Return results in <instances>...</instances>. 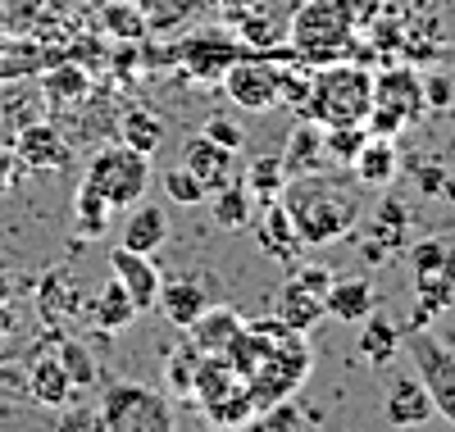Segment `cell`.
<instances>
[{
  "label": "cell",
  "instance_id": "6da1fadb",
  "mask_svg": "<svg viewBox=\"0 0 455 432\" xmlns=\"http://www.w3.org/2000/svg\"><path fill=\"white\" fill-rule=\"evenodd\" d=\"M278 201L287 205L291 228H296V237H300L306 251L341 242L360 223V182L355 178L351 182L347 178H328L323 169L287 178Z\"/></svg>",
  "mask_w": 455,
  "mask_h": 432
},
{
  "label": "cell",
  "instance_id": "7a4b0ae2",
  "mask_svg": "<svg viewBox=\"0 0 455 432\" xmlns=\"http://www.w3.org/2000/svg\"><path fill=\"white\" fill-rule=\"evenodd\" d=\"M373 109V73L360 60H332L310 73L300 119H315L319 128L332 124H364Z\"/></svg>",
  "mask_w": 455,
  "mask_h": 432
},
{
  "label": "cell",
  "instance_id": "3957f363",
  "mask_svg": "<svg viewBox=\"0 0 455 432\" xmlns=\"http://www.w3.org/2000/svg\"><path fill=\"white\" fill-rule=\"evenodd\" d=\"M287 46L310 68L332 60H355V28L332 0H300L287 19Z\"/></svg>",
  "mask_w": 455,
  "mask_h": 432
},
{
  "label": "cell",
  "instance_id": "277c9868",
  "mask_svg": "<svg viewBox=\"0 0 455 432\" xmlns=\"http://www.w3.org/2000/svg\"><path fill=\"white\" fill-rule=\"evenodd\" d=\"M424 77L414 73V68H383V73H373V109H369V119L364 128L373 137H401L410 124H419L424 119Z\"/></svg>",
  "mask_w": 455,
  "mask_h": 432
},
{
  "label": "cell",
  "instance_id": "5b68a950",
  "mask_svg": "<svg viewBox=\"0 0 455 432\" xmlns=\"http://www.w3.org/2000/svg\"><path fill=\"white\" fill-rule=\"evenodd\" d=\"M105 432H169L173 405L146 382H109L96 405Z\"/></svg>",
  "mask_w": 455,
  "mask_h": 432
},
{
  "label": "cell",
  "instance_id": "8992f818",
  "mask_svg": "<svg viewBox=\"0 0 455 432\" xmlns=\"http://www.w3.org/2000/svg\"><path fill=\"white\" fill-rule=\"evenodd\" d=\"M150 178H156V173H150V155L132 150L128 141H109V146H100L92 155L83 182H92L114 210H128V205H137L146 196Z\"/></svg>",
  "mask_w": 455,
  "mask_h": 432
},
{
  "label": "cell",
  "instance_id": "52a82bcc",
  "mask_svg": "<svg viewBox=\"0 0 455 432\" xmlns=\"http://www.w3.org/2000/svg\"><path fill=\"white\" fill-rule=\"evenodd\" d=\"M306 378H310V350H306V341H300V332H287V337L269 341V350H264L259 369L246 378V387H251L255 405L264 410V405H274L283 396H296V387Z\"/></svg>",
  "mask_w": 455,
  "mask_h": 432
},
{
  "label": "cell",
  "instance_id": "ba28073f",
  "mask_svg": "<svg viewBox=\"0 0 455 432\" xmlns=\"http://www.w3.org/2000/svg\"><path fill=\"white\" fill-rule=\"evenodd\" d=\"M405 356H410L414 373H419V382L428 387L433 410H437L446 423H455V350H451L437 332L410 324V328H405Z\"/></svg>",
  "mask_w": 455,
  "mask_h": 432
},
{
  "label": "cell",
  "instance_id": "9c48e42d",
  "mask_svg": "<svg viewBox=\"0 0 455 432\" xmlns=\"http://www.w3.org/2000/svg\"><path fill=\"white\" fill-rule=\"evenodd\" d=\"M219 83H223L228 100L251 109V114H269V109L283 105V68H274L269 55H255L251 51V55L233 60V64L223 68Z\"/></svg>",
  "mask_w": 455,
  "mask_h": 432
},
{
  "label": "cell",
  "instance_id": "30bf717a",
  "mask_svg": "<svg viewBox=\"0 0 455 432\" xmlns=\"http://www.w3.org/2000/svg\"><path fill=\"white\" fill-rule=\"evenodd\" d=\"M109 273L128 287V296L137 300L141 314L156 309V296H160V283H164L160 268H156V255H141V251L119 246V251H109Z\"/></svg>",
  "mask_w": 455,
  "mask_h": 432
},
{
  "label": "cell",
  "instance_id": "8fae6325",
  "mask_svg": "<svg viewBox=\"0 0 455 432\" xmlns=\"http://www.w3.org/2000/svg\"><path fill=\"white\" fill-rule=\"evenodd\" d=\"M383 414H387L392 428H419V423H428V419L437 414L428 387L419 382V373H396V378H392L387 401H383Z\"/></svg>",
  "mask_w": 455,
  "mask_h": 432
},
{
  "label": "cell",
  "instance_id": "7c38bea8",
  "mask_svg": "<svg viewBox=\"0 0 455 432\" xmlns=\"http://www.w3.org/2000/svg\"><path fill=\"white\" fill-rule=\"evenodd\" d=\"M251 228H255V242L259 251L269 255V260H296L300 251V237H296V228H291V214L283 201H264L259 214H251Z\"/></svg>",
  "mask_w": 455,
  "mask_h": 432
},
{
  "label": "cell",
  "instance_id": "4fadbf2b",
  "mask_svg": "<svg viewBox=\"0 0 455 432\" xmlns=\"http://www.w3.org/2000/svg\"><path fill=\"white\" fill-rule=\"evenodd\" d=\"M14 155H19V169H32V173H55L68 164V141L51 128V124H32L19 132L14 141Z\"/></svg>",
  "mask_w": 455,
  "mask_h": 432
},
{
  "label": "cell",
  "instance_id": "5bb4252c",
  "mask_svg": "<svg viewBox=\"0 0 455 432\" xmlns=\"http://www.w3.org/2000/svg\"><path fill=\"white\" fill-rule=\"evenodd\" d=\"M405 232H410V210L401 201H383L378 214L369 219V232H364V255L373 264H383L392 255L405 251Z\"/></svg>",
  "mask_w": 455,
  "mask_h": 432
},
{
  "label": "cell",
  "instance_id": "9a60e30c",
  "mask_svg": "<svg viewBox=\"0 0 455 432\" xmlns=\"http://www.w3.org/2000/svg\"><path fill=\"white\" fill-rule=\"evenodd\" d=\"M355 328H360V360L369 369H387V364H396L405 356V328H396L387 314L373 309L369 319H360Z\"/></svg>",
  "mask_w": 455,
  "mask_h": 432
},
{
  "label": "cell",
  "instance_id": "2e32d148",
  "mask_svg": "<svg viewBox=\"0 0 455 432\" xmlns=\"http://www.w3.org/2000/svg\"><path fill=\"white\" fill-rule=\"evenodd\" d=\"M351 173L360 187H392L401 178V150H396V137H364L360 155L351 160Z\"/></svg>",
  "mask_w": 455,
  "mask_h": 432
},
{
  "label": "cell",
  "instance_id": "e0dca14e",
  "mask_svg": "<svg viewBox=\"0 0 455 432\" xmlns=\"http://www.w3.org/2000/svg\"><path fill=\"white\" fill-rule=\"evenodd\" d=\"M182 164L205 182V191H214V187H223L228 178L237 173V150H228V146L210 141L205 132H196L192 141L182 146Z\"/></svg>",
  "mask_w": 455,
  "mask_h": 432
},
{
  "label": "cell",
  "instance_id": "ac0fdd59",
  "mask_svg": "<svg viewBox=\"0 0 455 432\" xmlns=\"http://www.w3.org/2000/svg\"><path fill=\"white\" fill-rule=\"evenodd\" d=\"M242 55L246 51L237 46V36H228V32H196L192 42L182 46V60L196 77H223V68Z\"/></svg>",
  "mask_w": 455,
  "mask_h": 432
},
{
  "label": "cell",
  "instance_id": "d6986e66",
  "mask_svg": "<svg viewBox=\"0 0 455 432\" xmlns=\"http://www.w3.org/2000/svg\"><path fill=\"white\" fill-rule=\"evenodd\" d=\"M137 314H141L137 300L128 296V287L114 278V273L105 278V287L87 300V319H92L100 332H128V328L137 324Z\"/></svg>",
  "mask_w": 455,
  "mask_h": 432
},
{
  "label": "cell",
  "instance_id": "ffe728a7",
  "mask_svg": "<svg viewBox=\"0 0 455 432\" xmlns=\"http://www.w3.org/2000/svg\"><path fill=\"white\" fill-rule=\"evenodd\" d=\"M205 305H210V292L196 278H164L160 283V296H156V309L164 314L173 328H182V332L201 319Z\"/></svg>",
  "mask_w": 455,
  "mask_h": 432
},
{
  "label": "cell",
  "instance_id": "44dd1931",
  "mask_svg": "<svg viewBox=\"0 0 455 432\" xmlns=\"http://www.w3.org/2000/svg\"><path fill=\"white\" fill-rule=\"evenodd\" d=\"M164 242H169V214H164L160 205H150L146 196H141L137 205H128V219H124V237H119V246L141 251V255H156Z\"/></svg>",
  "mask_w": 455,
  "mask_h": 432
},
{
  "label": "cell",
  "instance_id": "7402d4cb",
  "mask_svg": "<svg viewBox=\"0 0 455 432\" xmlns=\"http://www.w3.org/2000/svg\"><path fill=\"white\" fill-rule=\"evenodd\" d=\"M242 328H246V319H242L237 309H228V305H205L201 319L187 328V341H192L201 356H223L228 341H233Z\"/></svg>",
  "mask_w": 455,
  "mask_h": 432
},
{
  "label": "cell",
  "instance_id": "603a6c76",
  "mask_svg": "<svg viewBox=\"0 0 455 432\" xmlns=\"http://www.w3.org/2000/svg\"><path fill=\"white\" fill-rule=\"evenodd\" d=\"M283 169L287 178H300V173H319L328 164V155H323V128L315 119H300L291 132H287V146H283Z\"/></svg>",
  "mask_w": 455,
  "mask_h": 432
},
{
  "label": "cell",
  "instance_id": "cb8c5ba5",
  "mask_svg": "<svg viewBox=\"0 0 455 432\" xmlns=\"http://www.w3.org/2000/svg\"><path fill=\"white\" fill-rule=\"evenodd\" d=\"M378 309V296L369 278H332L323 292V314H332L337 324H360Z\"/></svg>",
  "mask_w": 455,
  "mask_h": 432
},
{
  "label": "cell",
  "instance_id": "d4e9b609",
  "mask_svg": "<svg viewBox=\"0 0 455 432\" xmlns=\"http://www.w3.org/2000/svg\"><path fill=\"white\" fill-rule=\"evenodd\" d=\"M28 396L36 405H51V410H64L73 405V382L60 364V356H36L28 364Z\"/></svg>",
  "mask_w": 455,
  "mask_h": 432
},
{
  "label": "cell",
  "instance_id": "484cf974",
  "mask_svg": "<svg viewBox=\"0 0 455 432\" xmlns=\"http://www.w3.org/2000/svg\"><path fill=\"white\" fill-rule=\"evenodd\" d=\"M119 141H128V146L141 150V155H156V150L169 141V124H164L150 105H128V109L119 114Z\"/></svg>",
  "mask_w": 455,
  "mask_h": 432
},
{
  "label": "cell",
  "instance_id": "4316f807",
  "mask_svg": "<svg viewBox=\"0 0 455 432\" xmlns=\"http://www.w3.org/2000/svg\"><path fill=\"white\" fill-rule=\"evenodd\" d=\"M278 319H283L291 332L306 337V332L323 319V296L310 292V287H300L296 278H287V283L278 287Z\"/></svg>",
  "mask_w": 455,
  "mask_h": 432
},
{
  "label": "cell",
  "instance_id": "83f0119b",
  "mask_svg": "<svg viewBox=\"0 0 455 432\" xmlns=\"http://www.w3.org/2000/svg\"><path fill=\"white\" fill-rule=\"evenodd\" d=\"M36 305L51 324H64L73 314H87V296L78 292V283L68 278V273H46L42 287H36Z\"/></svg>",
  "mask_w": 455,
  "mask_h": 432
},
{
  "label": "cell",
  "instance_id": "f1b7e54d",
  "mask_svg": "<svg viewBox=\"0 0 455 432\" xmlns=\"http://www.w3.org/2000/svg\"><path fill=\"white\" fill-rule=\"evenodd\" d=\"M210 210H214V223L237 232V228H251V191H246V178H228L223 187H214L210 196Z\"/></svg>",
  "mask_w": 455,
  "mask_h": 432
},
{
  "label": "cell",
  "instance_id": "f546056e",
  "mask_svg": "<svg viewBox=\"0 0 455 432\" xmlns=\"http://www.w3.org/2000/svg\"><path fill=\"white\" fill-rule=\"evenodd\" d=\"M109 214H114V205L105 201V196L92 182H78V191H73V228H78V237H87V242L105 237Z\"/></svg>",
  "mask_w": 455,
  "mask_h": 432
},
{
  "label": "cell",
  "instance_id": "4dcf8cb0",
  "mask_svg": "<svg viewBox=\"0 0 455 432\" xmlns=\"http://www.w3.org/2000/svg\"><path fill=\"white\" fill-rule=\"evenodd\" d=\"M246 178V191H251V201L264 205V201H278L283 187H287V169L278 155H259V160H251V169L242 173Z\"/></svg>",
  "mask_w": 455,
  "mask_h": 432
},
{
  "label": "cell",
  "instance_id": "1f68e13d",
  "mask_svg": "<svg viewBox=\"0 0 455 432\" xmlns=\"http://www.w3.org/2000/svg\"><path fill=\"white\" fill-rule=\"evenodd\" d=\"M87 87H92V83H87V68H78V64H60V68H51V73L42 77L46 100L60 105V109H64V105L73 109V105L87 96Z\"/></svg>",
  "mask_w": 455,
  "mask_h": 432
},
{
  "label": "cell",
  "instance_id": "d6a6232c",
  "mask_svg": "<svg viewBox=\"0 0 455 432\" xmlns=\"http://www.w3.org/2000/svg\"><path fill=\"white\" fill-rule=\"evenodd\" d=\"M364 137H369L364 124H332V128H323V155H328V164L351 169V160L360 155Z\"/></svg>",
  "mask_w": 455,
  "mask_h": 432
},
{
  "label": "cell",
  "instance_id": "836d02e7",
  "mask_svg": "<svg viewBox=\"0 0 455 432\" xmlns=\"http://www.w3.org/2000/svg\"><path fill=\"white\" fill-rule=\"evenodd\" d=\"M201 350L192 346V341H182L173 356H169V364H164V378H169V391L178 401H192V387H196V369H201Z\"/></svg>",
  "mask_w": 455,
  "mask_h": 432
},
{
  "label": "cell",
  "instance_id": "e575fe53",
  "mask_svg": "<svg viewBox=\"0 0 455 432\" xmlns=\"http://www.w3.org/2000/svg\"><path fill=\"white\" fill-rule=\"evenodd\" d=\"M160 187H164V196H169V201L173 205H182V210H201L205 205V182L192 173V169H187V164H173L169 173H160Z\"/></svg>",
  "mask_w": 455,
  "mask_h": 432
},
{
  "label": "cell",
  "instance_id": "d590c367",
  "mask_svg": "<svg viewBox=\"0 0 455 432\" xmlns=\"http://www.w3.org/2000/svg\"><path fill=\"white\" fill-rule=\"evenodd\" d=\"M55 356H60V364H64V373H68L73 391H87V387H96V382H100V369H96L92 350H87L83 341H60Z\"/></svg>",
  "mask_w": 455,
  "mask_h": 432
},
{
  "label": "cell",
  "instance_id": "8d00e7d4",
  "mask_svg": "<svg viewBox=\"0 0 455 432\" xmlns=\"http://www.w3.org/2000/svg\"><path fill=\"white\" fill-rule=\"evenodd\" d=\"M414 278H442V273H455V251L446 242H419L410 251Z\"/></svg>",
  "mask_w": 455,
  "mask_h": 432
},
{
  "label": "cell",
  "instance_id": "74e56055",
  "mask_svg": "<svg viewBox=\"0 0 455 432\" xmlns=\"http://www.w3.org/2000/svg\"><path fill=\"white\" fill-rule=\"evenodd\" d=\"M364 32H369V46H373V55H387V51L405 46V23H401V19H392V14H378Z\"/></svg>",
  "mask_w": 455,
  "mask_h": 432
},
{
  "label": "cell",
  "instance_id": "f35d334b",
  "mask_svg": "<svg viewBox=\"0 0 455 432\" xmlns=\"http://www.w3.org/2000/svg\"><path fill=\"white\" fill-rule=\"evenodd\" d=\"M210 141H219V146H228V150H242L246 146V132H242V124H233V119H223V114H214V119H205V128H201Z\"/></svg>",
  "mask_w": 455,
  "mask_h": 432
},
{
  "label": "cell",
  "instance_id": "ab89813d",
  "mask_svg": "<svg viewBox=\"0 0 455 432\" xmlns=\"http://www.w3.org/2000/svg\"><path fill=\"white\" fill-rule=\"evenodd\" d=\"M332 5L347 14V23L360 32V28H369L378 14H383V0H332Z\"/></svg>",
  "mask_w": 455,
  "mask_h": 432
},
{
  "label": "cell",
  "instance_id": "60d3db41",
  "mask_svg": "<svg viewBox=\"0 0 455 432\" xmlns=\"http://www.w3.org/2000/svg\"><path fill=\"white\" fill-rule=\"evenodd\" d=\"M105 23H109V28H119L114 36H141V32H146L141 10H128V5H109V10H105Z\"/></svg>",
  "mask_w": 455,
  "mask_h": 432
},
{
  "label": "cell",
  "instance_id": "b9f144b4",
  "mask_svg": "<svg viewBox=\"0 0 455 432\" xmlns=\"http://www.w3.org/2000/svg\"><path fill=\"white\" fill-rule=\"evenodd\" d=\"M291 278H296L300 287H310V292H319V296H323V292H328V283H332V273H328L323 264H300V268L291 273Z\"/></svg>",
  "mask_w": 455,
  "mask_h": 432
},
{
  "label": "cell",
  "instance_id": "7bdbcfd3",
  "mask_svg": "<svg viewBox=\"0 0 455 432\" xmlns=\"http://www.w3.org/2000/svg\"><path fill=\"white\" fill-rule=\"evenodd\" d=\"M424 100H428L433 109H446V105H451V83H446L442 73L424 77Z\"/></svg>",
  "mask_w": 455,
  "mask_h": 432
},
{
  "label": "cell",
  "instance_id": "ee69618b",
  "mask_svg": "<svg viewBox=\"0 0 455 432\" xmlns=\"http://www.w3.org/2000/svg\"><path fill=\"white\" fill-rule=\"evenodd\" d=\"M242 36H246V46H269L274 42V32H269V19H242Z\"/></svg>",
  "mask_w": 455,
  "mask_h": 432
},
{
  "label": "cell",
  "instance_id": "f6af8a7d",
  "mask_svg": "<svg viewBox=\"0 0 455 432\" xmlns=\"http://www.w3.org/2000/svg\"><path fill=\"white\" fill-rule=\"evenodd\" d=\"M60 423H64V428H100V414H96V410H68V405H64Z\"/></svg>",
  "mask_w": 455,
  "mask_h": 432
},
{
  "label": "cell",
  "instance_id": "bcb514c9",
  "mask_svg": "<svg viewBox=\"0 0 455 432\" xmlns=\"http://www.w3.org/2000/svg\"><path fill=\"white\" fill-rule=\"evenodd\" d=\"M19 328V319H14V309H10V300H0V341H5L10 332Z\"/></svg>",
  "mask_w": 455,
  "mask_h": 432
},
{
  "label": "cell",
  "instance_id": "7dc6e473",
  "mask_svg": "<svg viewBox=\"0 0 455 432\" xmlns=\"http://www.w3.org/2000/svg\"><path fill=\"white\" fill-rule=\"evenodd\" d=\"M19 169V155L14 150H0V187H10V173Z\"/></svg>",
  "mask_w": 455,
  "mask_h": 432
},
{
  "label": "cell",
  "instance_id": "c3c4849f",
  "mask_svg": "<svg viewBox=\"0 0 455 432\" xmlns=\"http://www.w3.org/2000/svg\"><path fill=\"white\" fill-rule=\"evenodd\" d=\"M0 300H10V278L0 273Z\"/></svg>",
  "mask_w": 455,
  "mask_h": 432
}]
</instances>
